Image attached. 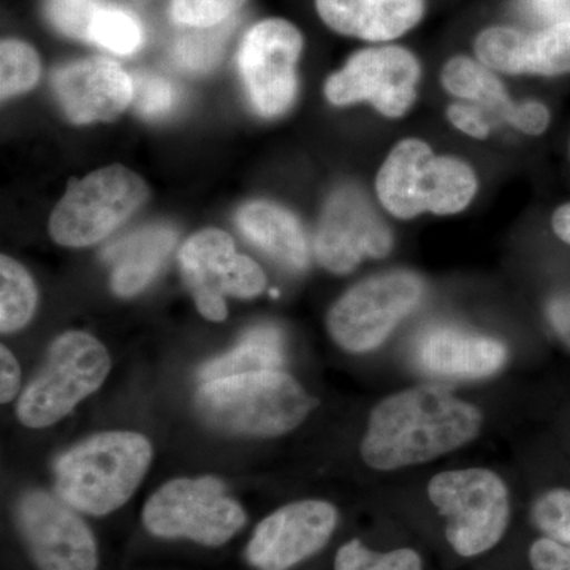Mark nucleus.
<instances>
[{
    "instance_id": "9b49d317",
    "label": "nucleus",
    "mask_w": 570,
    "mask_h": 570,
    "mask_svg": "<svg viewBox=\"0 0 570 570\" xmlns=\"http://www.w3.org/2000/svg\"><path fill=\"white\" fill-rule=\"evenodd\" d=\"M183 279L202 316L213 322L227 317L225 295L254 298L266 287L261 266L236 254L234 239L217 228H206L187 239L179 253Z\"/></svg>"
},
{
    "instance_id": "7c9ffc66",
    "label": "nucleus",
    "mask_w": 570,
    "mask_h": 570,
    "mask_svg": "<svg viewBox=\"0 0 570 570\" xmlns=\"http://www.w3.org/2000/svg\"><path fill=\"white\" fill-rule=\"evenodd\" d=\"M247 0H171V18L179 24L213 28L227 21Z\"/></svg>"
},
{
    "instance_id": "a211bd4d",
    "label": "nucleus",
    "mask_w": 570,
    "mask_h": 570,
    "mask_svg": "<svg viewBox=\"0 0 570 570\" xmlns=\"http://www.w3.org/2000/svg\"><path fill=\"white\" fill-rule=\"evenodd\" d=\"M316 9L332 31L385 45L417 28L426 0H316Z\"/></svg>"
},
{
    "instance_id": "f03ea898",
    "label": "nucleus",
    "mask_w": 570,
    "mask_h": 570,
    "mask_svg": "<svg viewBox=\"0 0 570 570\" xmlns=\"http://www.w3.org/2000/svg\"><path fill=\"white\" fill-rule=\"evenodd\" d=\"M478 190V174L471 165L459 157L438 156L417 137L397 141L376 176L379 204L400 220H412L426 213H463Z\"/></svg>"
},
{
    "instance_id": "4c0bfd02",
    "label": "nucleus",
    "mask_w": 570,
    "mask_h": 570,
    "mask_svg": "<svg viewBox=\"0 0 570 570\" xmlns=\"http://www.w3.org/2000/svg\"><path fill=\"white\" fill-rule=\"evenodd\" d=\"M547 316H549L551 328L570 348V294L554 296L547 307Z\"/></svg>"
},
{
    "instance_id": "a878e982",
    "label": "nucleus",
    "mask_w": 570,
    "mask_h": 570,
    "mask_svg": "<svg viewBox=\"0 0 570 570\" xmlns=\"http://www.w3.org/2000/svg\"><path fill=\"white\" fill-rule=\"evenodd\" d=\"M423 561L417 551L396 549L379 553L363 546L358 539L341 547L335 558V570H422Z\"/></svg>"
},
{
    "instance_id": "b1692460",
    "label": "nucleus",
    "mask_w": 570,
    "mask_h": 570,
    "mask_svg": "<svg viewBox=\"0 0 570 570\" xmlns=\"http://www.w3.org/2000/svg\"><path fill=\"white\" fill-rule=\"evenodd\" d=\"M37 306V288L24 266L7 255L0 258V330L3 335L29 324Z\"/></svg>"
},
{
    "instance_id": "6ab92c4d",
    "label": "nucleus",
    "mask_w": 570,
    "mask_h": 570,
    "mask_svg": "<svg viewBox=\"0 0 570 570\" xmlns=\"http://www.w3.org/2000/svg\"><path fill=\"white\" fill-rule=\"evenodd\" d=\"M508 356L501 341L456 328L433 330L415 348L419 366L442 377H490L504 367Z\"/></svg>"
},
{
    "instance_id": "0eeeda50",
    "label": "nucleus",
    "mask_w": 570,
    "mask_h": 570,
    "mask_svg": "<svg viewBox=\"0 0 570 570\" xmlns=\"http://www.w3.org/2000/svg\"><path fill=\"white\" fill-rule=\"evenodd\" d=\"M425 295V283L412 272H387L348 288L326 314L333 341L351 352L366 354L381 347Z\"/></svg>"
},
{
    "instance_id": "6e6552de",
    "label": "nucleus",
    "mask_w": 570,
    "mask_h": 570,
    "mask_svg": "<svg viewBox=\"0 0 570 570\" xmlns=\"http://www.w3.org/2000/svg\"><path fill=\"white\" fill-rule=\"evenodd\" d=\"M246 512L219 479H176L156 491L142 509V524L157 538L189 539L220 547L246 524Z\"/></svg>"
},
{
    "instance_id": "20e7f679",
    "label": "nucleus",
    "mask_w": 570,
    "mask_h": 570,
    "mask_svg": "<svg viewBox=\"0 0 570 570\" xmlns=\"http://www.w3.org/2000/svg\"><path fill=\"white\" fill-rule=\"evenodd\" d=\"M151 460V444L141 434H96L56 461V493L77 512L108 515L132 498Z\"/></svg>"
},
{
    "instance_id": "f3484780",
    "label": "nucleus",
    "mask_w": 570,
    "mask_h": 570,
    "mask_svg": "<svg viewBox=\"0 0 570 570\" xmlns=\"http://www.w3.org/2000/svg\"><path fill=\"white\" fill-rule=\"evenodd\" d=\"M56 96L67 118L75 124L111 121L134 99V81L107 58L71 62L52 77Z\"/></svg>"
},
{
    "instance_id": "f8f14e48",
    "label": "nucleus",
    "mask_w": 570,
    "mask_h": 570,
    "mask_svg": "<svg viewBox=\"0 0 570 570\" xmlns=\"http://www.w3.org/2000/svg\"><path fill=\"white\" fill-rule=\"evenodd\" d=\"M303 36L291 21L272 18L249 29L238 52L247 96L258 115L276 118L295 102Z\"/></svg>"
},
{
    "instance_id": "7ed1b4c3",
    "label": "nucleus",
    "mask_w": 570,
    "mask_h": 570,
    "mask_svg": "<svg viewBox=\"0 0 570 570\" xmlns=\"http://www.w3.org/2000/svg\"><path fill=\"white\" fill-rule=\"evenodd\" d=\"M195 406L209 426L224 433L276 438L302 425L316 400L284 371H255L204 382Z\"/></svg>"
},
{
    "instance_id": "423d86ee",
    "label": "nucleus",
    "mask_w": 570,
    "mask_h": 570,
    "mask_svg": "<svg viewBox=\"0 0 570 570\" xmlns=\"http://www.w3.org/2000/svg\"><path fill=\"white\" fill-rule=\"evenodd\" d=\"M110 366L99 340L82 332L63 333L51 344L43 370L21 393L18 419L29 428L59 422L104 384Z\"/></svg>"
},
{
    "instance_id": "72a5a7b5",
    "label": "nucleus",
    "mask_w": 570,
    "mask_h": 570,
    "mask_svg": "<svg viewBox=\"0 0 570 570\" xmlns=\"http://www.w3.org/2000/svg\"><path fill=\"white\" fill-rule=\"evenodd\" d=\"M449 122L455 127L459 132L474 140H485L491 132L490 122L483 115V108L474 104L455 102L448 108Z\"/></svg>"
},
{
    "instance_id": "4be33fe9",
    "label": "nucleus",
    "mask_w": 570,
    "mask_h": 570,
    "mask_svg": "<svg viewBox=\"0 0 570 570\" xmlns=\"http://www.w3.org/2000/svg\"><path fill=\"white\" fill-rule=\"evenodd\" d=\"M285 363V337L272 325L255 326L245 333L238 346L202 366V381L238 376L255 371H277Z\"/></svg>"
},
{
    "instance_id": "58836bf2",
    "label": "nucleus",
    "mask_w": 570,
    "mask_h": 570,
    "mask_svg": "<svg viewBox=\"0 0 570 570\" xmlns=\"http://www.w3.org/2000/svg\"><path fill=\"white\" fill-rule=\"evenodd\" d=\"M551 228L562 243L570 246V202L554 209L551 216Z\"/></svg>"
},
{
    "instance_id": "f257e3e1",
    "label": "nucleus",
    "mask_w": 570,
    "mask_h": 570,
    "mask_svg": "<svg viewBox=\"0 0 570 570\" xmlns=\"http://www.w3.org/2000/svg\"><path fill=\"white\" fill-rule=\"evenodd\" d=\"M482 411L441 385H419L379 401L360 453L376 471L430 463L479 438Z\"/></svg>"
},
{
    "instance_id": "39448f33",
    "label": "nucleus",
    "mask_w": 570,
    "mask_h": 570,
    "mask_svg": "<svg viewBox=\"0 0 570 570\" xmlns=\"http://www.w3.org/2000/svg\"><path fill=\"white\" fill-rule=\"evenodd\" d=\"M428 498L445 519V538L460 557L485 553L501 542L510 523L508 485L485 468L439 472Z\"/></svg>"
},
{
    "instance_id": "1a4fd4ad",
    "label": "nucleus",
    "mask_w": 570,
    "mask_h": 570,
    "mask_svg": "<svg viewBox=\"0 0 570 570\" xmlns=\"http://www.w3.org/2000/svg\"><path fill=\"white\" fill-rule=\"evenodd\" d=\"M148 198V186L129 168L111 165L94 171L69 190L56 206L50 234L58 245L91 246L107 238Z\"/></svg>"
},
{
    "instance_id": "ddd939ff",
    "label": "nucleus",
    "mask_w": 570,
    "mask_h": 570,
    "mask_svg": "<svg viewBox=\"0 0 570 570\" xmlns=\"http://www.w3.org/2000/svg\"><path fill=\"white\" fill-rule=\"evenodd\" d=\"M17 524L37 569L97 570L92 531L61 498L29 491L18 502Z\"/></svg>"
},
{
    "instance_id": "4468645a",
    "label": "nucleus",
    "mask_w": 570,
    "mask_h": 570,
    "mask_svg": "<svg viewBox=\"0 0 570 570\" xmlns=\"http://www.w3.org/2000/svg\"><path fill=\"white\" fill-rule=\"evenodd\" d=\"M392 249V232L358 190L344 187L330 197L314 242L321 266L348 275L365 258H385Z\"/></svg>"
},
{
    "instance_id": "412c9836",
    "label": "nucleus",
    "mask_w": 570,
    "mask_h": 570,
    "mask_svg": "<svg viewBox=\"0 0 570 570\" xmlns=\"http://www.w3.org/2000/svg\"><path fill=\"white\" fill-rule=\"evenodd\" d=\"M176 232L170 227H148L124 236L104 250L111 265V288L116 295L134 296L157 276L165 258L176 245Z\"/></svg>"
},
{
    "instance_id": "c9c22d12",
    "label": "nucleus",
    "mask_w": 570,
    "mask_h": 570,
    "mask_svg": "<svg viewBox=\"0 0 570 570\" xmlns=\"http://www.w3.org/2000/svg\"><path fill=\"white\" fill-rule=\"evenodd\" d=\"M520 7L546 26L570 22V0H520Z\"/></svg>"
},
{
    "instance_id": "2eb2a0df",
    "label": "nucleus",
    "mask_w": 570,
    "mask_h": 570,
    "mask_svg": "<svg viewBox=\"0 0 570 570\" xmlns=\"http://www.w3.org/2000/svg\"><path fill=\"white\" fill-rule=\"evenodd\" d=\"M336 527L337 510L330 502H292L258 523L246 560L258 570L292 569L324 549Z\"/></svg>"
},
{
    "instance_id": "c85d7f7f",
    "label": "nucleus",
    "mask_w": 570,
    "mask_h": 570,
    "mask_svg": "<svg viewBox=\"0 0 570 570\" xmlns=\"http://www.w3.org/2000/svg\"><path fill=\"white\" fill-rule=\"evenodd\" d=\"M100 7L97 0H47L45 13L58 31L73 39L91 41Z\"/></svg>"
},
{
    "instance_id": "c756f323",
    "label": "nucleus",
    "mask_w": 570,
    "mask_h": 570,
    "mask_svg": "<svg viewBox=\"0 0 570 570\" xmlns=\"http://www.w3.org/2000/svg\"><path fill=\"white\" fill-rule=\"evenodd\" d=\"M135 108L149 119L163 118L174 110L178 92L170 81L153 73H137L132 78Z\"/></svg>"
},
{
    "instance_id": "473e14b6",
    "label": "nucleus",
    "mask_w": 570,
    "mask_h": 570,
    "mask_svg": "<svg viewBox=\"0 0 570 570\" xmlns=\"http://www.w3.org/2000/svg\"><path fill=\"white\" fill-rule=\"evenodd\" d=\"M504 121L521 134L538 137L549 129L551 115L549 108L542 102L527 100V102L513 105Z\"/></svg>"
},
{
    "instance_id": "aec40b11",
    "label": "nucleus",
    "mask_w": 570,
    "mask_h": 570,
    "mask_svg": "<svg viewBox=\"0 0 570 570\" xmlns=\"http://www.w3.org/2000/svg\"><path fill=\"white\" fill-rule=\"evenodd\" d=\"M236 225L247 242L292 272L309 264L305 230L294 214L268 202H253L236 214Z\"/></svg>"
},
{
    "instance_id": "e433bc0d",
    "label": "nucleus",
    "mask_w": 570,
    "mask_h": 570,
    "mask_svg": "<svg viewBox=\"0 0 570 570\" xmlns=\"http://www.w3.org/2000/svg\"><path fill=\"white\" fill-rule=\"evenodd\" d=\"M21 384V371L17 358L6 346L0 347V401L10 403Z\"/></svg>"
},
{
    "instance_id": "2f4dec72",
    "label": "nucleus",
    "mask_w": 570,
    "mask_h": 570,
    "mask_svg": "<svg viewBox=\"0 0 570 570\" xmlns=\"http://www.w3.org/2000/svg\"><path fill=\"white\" fill-rule=\"evenodd\" d=\"M223 51V37L194 36L181 40L176 47V61L184 69L193 71L208 70L219 59Z\"/></svg>"
},
{
    "instance_id": "cd10ccee",
    "label": "nucleus",
    "mask_w": 570,
    "mask_h": 570,
    "mask_svg": "<svg viewBox=\"0 0 570 570\" xmlns=\"http://www.w3.org/2000/svg\"><path fill=\"white\" fill-rule=\"evenodd\" d=\"M531 519L543 538L570 547V490L554 489L540 494L532 504Z\"/></svg>"
},
{
    "instance_id": "393cba45",
    "label": "nucleus",
    "mask_w": 570,
    "mask_h": 570,
    "mask_svg": "<svg viewBox=\"0 0 570 570\" xmlns=\"http://www.w3.org/2000/svg\"><path fill=\"white\" fill-rule=\"evenodd\" d=\"M0 91L2 99L32 89L40 77V58L20 40H3L0 47Z\"/></svg>"
},
{
    "instance_id": "5701e85b",
    "label": "nucleus",
    "mask_w": 570,
    "mask_h": 570,
    "mask_svg": "<svg viewBox=\"0 0 570 570\" xmlns=\"http://www.w3.org/2000/svg\"><path fill=\"white\" fill-rule=\"evenodd\" d=\"M441 82L445 91L461 102L489 108L499 112L502 118H505L515 105L497 71L469 56L450 58L442 67Z\"/></svg>"
},
{
    "instance_id": "9d476101",
    "label": "nucleus",
    "mask_w": 570,
    "mask_h": 570,
    "mask_svg": "<svg viewBox=\"0 0 570 570\" xmlns=\"http://www.w3.org/2000/svg\"><path fill=\"white\" fill-rule=\"evenodd\" d=\"M420 77L414 52L385 43L352 55L343 69L330 75L324 92L336 107L370 104L385 118L400 119L414 107Z\"/></svg>"
},
{
    "instance_id": "bb28decb",
    "label": "nucleus",
    "mask_w": 570,
    "mask_h": 570,
    "mask_svg": "<svg viewBox=\"0 0 570 570\" xmlns=\"http://www.w3.org/2000/svg\"><path fill=\"white\" fill-rule=\"evenodd\" d=\"M91 41L116 55H130L141 47L140 22L127 11L102 6L94 21Z\"/></svg>"
},
{
    "instance_id": "f704fd0d",
    "label": "nucleus",
    "mask_w": 570,
    "mask_h": 570,
    "mask_svg": "<svg viewBox=\"0 0 570 570\" xmlns=\"http://www.w3.org/2000/svg\"><path fill=\"white\" fill-rule=\"evenodd\" d=\"M530 562L532 570H570V547L540 538L531 546Z\"/></svg>"
},
{
    "instance_id": "dca6fc26",
    "label": "nucleus",
    "mask_w": 570,
    "mask_h": 570,
    "mask_svg": "<svg viewBox=\"0 0 570 570\" xmlns=\"http://www.w3.org/2000/svg\"><path fill=\"white\" fill-rule=\"evenodd\" d=\"M475 59L504 75L561 77L570 73V22L527 32L491 26L474 40Z\"/></svg>"
}]
</instances>
